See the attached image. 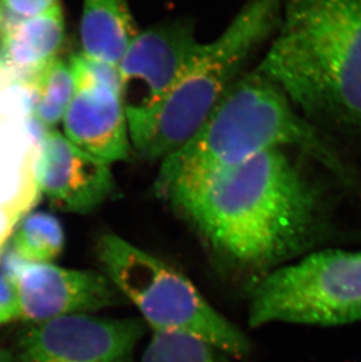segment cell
<instances>
[{"label": "cell", "mask_w": 361, "mask_h": 362, "mask_svg": "<svg viewBox=\"0 0 361 362\" xmlns=\"http://www.w3.org/2000/svg\"><path fill=\"white\" fill-rule=\"evenodd\" d=\"M171 205L219 256L262 277L310 249L324 228L321 190L283 149L219 173Z\"/></svg>", "instance_id": "obj_1"}, {"label": "cell", "mask_w": 361, "mask_h": 362, "mask_svg": "<svg viewBox=\"0 0 361 362\" xmlns=\"http://www.w3.org/2000/svg\"><path fill=\"white\" fill-rule=\"evenodd\" d=\"M273 149L300 151L352 181L321 132L276 83L255 69L239 76L197 130L161 160L155 192L171 204L212 176Z\"/></svg>", "instance_id": "obj_2"}, {"label": "cell", "mask_w": 361, "mask_h": 362, "mask_svg": "<svg viewBox=\"0 0 361 362\" xmlns=\"http://www.w3.org/2000/svg\"><path fill=\"white\" fill-rule=\"evenodd\" d=\"M256 71L310 119L361 133V0H280Z\"/></svg>", "instance_id": "obj_3"}, {"label": "cell", "mask_w": 361, "mask_h": 362, "mask_svg": "<svg viewBox=\"0 0 361 362\" xmlns=\"http://www.w3.org/2000/svg\"><path fill=\"white\" fill-rule=\"evenodd\" d=\"M280 17V0H248L219 37L201 45L159 106L127 117L132 148L155 161L180 147L239 79L253 52L273 37Z\"/></svg>", "instance_id": "obj_4"}, {"label": "cell", "mask_w": 361, "mask_h": 362, "mask_svg": "<svg viewBox=\"0 0 361 362\" xmlns=\"http://www.w3.org/2000/svg\"><path fill=\"white\" fill-rule=\"evenodd\" d=\"M96 253L103 274L153 332L190 335L236 358L249 353L246 335L175 267L115 233L100 237Z\"/></svg>", "instance_id": "obj_5"}, {"label": "cell", "mask_w": 361, "mask_h": 362, "mask_svg": "<svg viewBox=\"0 0 361 362\" xmlns=\"http://www.w3.org/2000/svg\"><path fill=\"white\" fill-rule=\"evenodd\" d=\"M361 322V251L323 250L260 277L249 306L253 328L269 324L332 327Z\"/></svg>", "instance_id": "obj_6"}, {"label": "cell", "mask_w": 361, "mask_h": 362, "mask_svg": "<svg viewBox=\"0 0 361 362\" xmlns=\"http://www.w3.org/2000/svg\"><path fill=\"white\" fill-rule=\"evenodd\" d=\"M144 334L140 319L62 315L26 329L18 358L21 362H132Z\"/></svg>", "instance_id": "obj_7"}, {"label": "cell", "mask_w": 361, "mask_h": 362, "mask_svg": "<svg viewBox=\"0 0 361 362\" xmlns=\"http://www.w3.org/2000/svg\"><path fill=\"white\" fill-rule=\"evenodd\" d=\"M201 42L185 21L139 32L119 64L120 95L127 117L159 106L195 58Z\"/></svg>", "instance_id": "obj_8"}, {"label": "cell", "mask_w": 361, "mask_h": 362, "mask_svg": "<svg viewBox=\"0 0 361 362\" xmlns=\"http://www.w3.org/2000/svg\"><path fill=\"white\" fill-rule=\"evenodd\" d=\"M6 278L17 293L21 319L33 322L75 313H94L123 299L103 272L14 258Z\"/></svg>", "instance_id": "obj_9"}, {"label": "cell", "mask_w": 361, "mask_h": 362, "mask_svg": "<svg viewBox=\"0 0 361 362\" xmlns=\"http://www.w3.org/2000/svg\"><path fill=\"white\" fill-rule=\"evenodd\" d=\"M75 90L66 112L64 135L76 147L110 164L130 158V129L120 89L100 80L80 53L71 60Z\"/></svg>", "instance_id": "obj_10"}, {"label": "cell", "mask_w": 361, "mask_h": 362, "mask_svg": "<svg viewBox=\"0 0 361 362\" xmlns=\"http://www.w3.org/2000/svg\"><path fill=\"white\" fill-rule=\"evenodd\" d=\"M35 185L52 204L64 211L88 214L115 192L110 164L72 144L57 129L41 137Z\"/></svg>", "instance_id": "obj_11"}, {"label": "cell", "mask_w": 361, "mask_h": 362, "mask_svg": "<svg viewBox=\"0 0 361 362\" xmlns=\"http://www.w3.org/2000/svg\"><path fill=\"white\" fill-rule=\"evenodd\" d=\"M64 40L62 4L35 17L6 21L0 38V67L28 80L58 57Z\"/></svg>", "instance_id": "obj_12"}, {"label": "cell", "mask_w": 361, "mask_h": 362, "mask_svg": "<svg viewBox=\"0 0 361 362\" xmlns=\"http://www.w3.org/2000/svg\"><path fill=\"white\" fill-rule=\"evenodd\" d=\"M139 33L128 0H82L81 54L119 67Z\"/></svg>", "instance_id": "obj_13"}, {"label": "cell", "mask_w": 361, "mask_h": 362, "mask_svg": "<svg viewBox=\"0 0 361 362\" xmlns=\"http://www.w3.org/2000/svg\"><path fill=\"white\" fill-rule=\"evenodd\" d=\"M33 92L35 119L45 132L55 129L65 117L75 90L71 62L53 59L26 80Z\"/></svg>", "instance_id": "obj_14"}, {"label": "cell", "mask_w": 361, "mask_h": 362, "mask_svg": "<svg viewBox=\"0 0 361 362\" xmlns=\"http://www.w3.org/2000/svg\"><path fill=\"white\" fill-rule=\"evenodd\" d=\"M11 247L18 256L31 263H52L65 245V231L55 216L31 212L14 228Z\"/></svg>", "instance_id": "obj_15"}, {"label": "cell", "mask_w": 361, "mask_h": 362, "mask_svg": "<svg viewBox=\"0 0 361 362\" xmlns=\"http://www.w3.org/2000/svg\"><path fill=\"white\" fill-rule=\"evenodd\" d=\"M225 354L201 339L153 332L140 362H225Z\"/></svg>", "instance_id": "obj_16"}, {"label": "cell", "mask_w": 361, "mask_h": 362, "mask_svg": "<svg viewBox=\"0 0 361 362\" xmlns=\"http://www.w3.org/2000/svg\"><path fill=\"white\" fill-rule=\"evenodd\" d=\"M0 4L13 18H30L51 10L60 0H0Z\"/></svg>", "instance_id": "obj_17"}, {"label": "cell", "mask_w": 361, "mask_h": 362, "mask_svg": "<svg viewBox=\"0 0 361 362\" xmlns=\"http://www.w3.org/2000/svg\"><path fill=\"white\" fill-rule=\"evenodd\" d=\"M21 319L17 293L13 284L0 274V325Z\"/></svg>", "instance_id": "obj_18"}, {"label": "cell", "mask_w": 361, "mask_h": 362, "mask_svg": "<svg viewBox=\"0 0 361 362\" xmlns=\"http://www.w3.org/2000/svg\"><path fill=\"white\" fill-rule=\"evenodd\" d=\"M0 362H21V360L10 351L0 349Z\"/></svg>", "instance_id": "obj_19"}, {"label": "cell", "mask_w": 361, "mask_h": 362, "mask_svg": "<svg viewBox=\"0 0 361 362\" xmlns=\"http://www.w3.org/2000/svg\"><path fill=\"white\" fill-rule=\"evenodd\" d=\"M6 11L4 10V7L1 6V4H0V38H1V35H3L4 28H5V24H6V14H5Z\"/></svg>", "instance_id": "obj_20"}]
</instances>
